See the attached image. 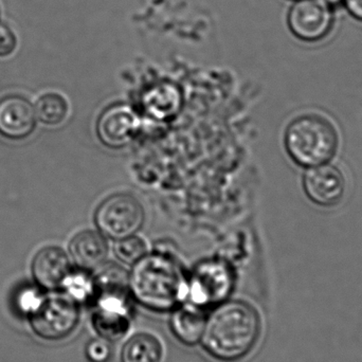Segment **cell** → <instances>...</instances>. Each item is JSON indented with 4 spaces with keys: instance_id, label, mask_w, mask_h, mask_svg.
<instances>
[{
    "instance_id": "6da1fadb",
    "label": "cell",
    "mask_w": 362,
    "mask_h": 362,
    "mask_svg": "<svg viewBox=\"0 0 362 362\" xmlns=\"http://www.w3.org/2000/svg\"><path fill=\"white\" fill-rule=\"evenodd\" d=\"M261 333V317L252 305L227 300L208 314L200 344L214 361L238 362L252 352Z\"/></svg>"
},
{
    "instance_id": "7a4b0ae2",
    "label": "cell",
    "mask_w": 362,
    "mask_h": 362,
    "mask_svg": "<svg viewBox=\"0 0 362 362\" xmlns=\"http://www.w3.org/2000/svg\"><path fill=\"white\" fill-rule=\"evenodd\" d=\"M129 289L134 301L155 313H172L187 298V274L165 253H146L132 266Z\"/></svg>"
},
{
    "instance_id": "3957f363",
    "label": "cell",
    "mask_w": 362,
    "mask_h": 362,
    "mask_svg": "<svg viewBox=\"0 0 362 362\" xmlns=\"http://www.w3.org/2000/svg\"><path fill=\"white\" fill-rule=\"evenodd\" d=\"M289 158L303 169L331 163L340 148V135L331 119L316 112L296 117L284 133Z\"/></svg>"
},
{
    "instance_id": "277c9868",
    "label": "cell",
    "mask_w": 362,
    "mask_h": 362,
    "mask_svg": "<svg viewBox=\"0 0 362 362\" xmlns=\"http://www.w3.org/2000/svg\"><path fill=\"white\" fill-rule=\"evenodd\" d=\"M235 280L233 267L226 259H204L187 276V302L204 312L212 310L229 300Z\"/></svg>"
},
{
    "instance_id": "5b68a950",
    "label": "cell",
    "mask_w": 362,
    "mask_h": 362,
    "mask_svg": "<svg viewBox=\"0 0 362 362\" xmlns=\"http://www.w3.org/2000/svg\"><path fill=\"white\" fill-rule=\"evenodd\" d=\"M146 218L139 200L129 194H114L104 199L95 213L98 231L106 238L119 240L135 235Z\"/></svg>"
},
{
    "instance_id": "8992f818",
    "label": "cell",
    "mask_w": 362,
    "mask_h": 362,
    "mask_svg": "<svg viewBox=\"0 0 362 362\" xmlns=\"http://www.w3.org/2000/svg\"><path fill=\"white\" fill-rule=\"evenodd\" d=\"M30 315L34 333L48 341H59L69 337L80 321L78 304L67 295L40 300Z\"/></svg>"
},
{
    "instance_id": "52a82bcc",
    "label": "cell",
    "mask_w": 362,
    "mask_h": 362,
    "mask_svg": "<svg viewBox=\"0 0 362 362\" xmlns=\"http://www.w3.org/2000/svg\"><path fill=\"white\" fill-rule=\"evenodd\" d=\"M302 187L310 202L320 208L333 209L344 202L348 181L340 168L325 163L306 169Z\"/></svg>"
},
{
    "instance_id": "ba28073f",
    "label": "cell",
    "mask_w": 362,
    "mask_h": 362,
    "mask_svg": "<svg viewBox=\"0 0 362 362\" xmlns=\"http://www.w3.org/2000/svg\"><path fill=\"white\" fill-rule=\"evenodd\" d=\"M334 23L332 6L322 0H296L288 12L289 29L304 42L323 40Z\"/></svg>"
},
{
    "instance_id": "9c48e42d",
    "label": "cell",
    "mask_w": 362,
    "mask_h": 362,
    "mask_svg": "<svg viewBox=\"0 0 362 362\" xmlns=\"http://www.w3.org/2000/svg\"><path fill=\"white\" fill-rule=\"evenodd\" d=\"M139 127L137 112L131 106L118 104L102 112L98 119L95 131L104 146L120 148L133 140Z\"/></svg>"
},
{
    "instance_id": "30bf717a",
    "label": "cell",
    "mask_w": 362,
    "mask_h": 362,
    "mask_svg": "<svg viewBox=\"0 0 362 362\" xmlns=\"http://www.w3.org/2000/svg\"><path fill=\"white\" fill-rule=\"evenodd\" d=\"M71 272L69 255L57 246L46 247L38 251L32 263L34 279L42 288L48 291L63 288Z\"/></svg>"
},
{
    "instance_id": "8fae6325",
    "label": "cell",
    "mask_w": 362,
    "mask_h": 362,
    "mask_svg": "<svg viewBox=\"0 0 362 362\" xmlns=\"http://www.w3.org/2000/svg\"><path fill=\"white\" fill-rule=\"evenodd\" d=\"M33 105L21 95H8L0 100V134L8 139H23L35 127Z\"/></svg>"
},
{
    "instance_id": "7c38bea8",
    "label": "cell",
    "mask_w": 362,
    "mask_h": 362,
    "mask_svg": "<svg viewBox=\"0 0 362 362\" xmlns=\"http://www.w3.org/2000/svg\"><path fill=\"white\" fill-rule=\"evenodd\" d=\"M69 252L78 267L95 272L107 259V238L98 230H84L72 238Z\"/></svg>"
},
{
    "instance_id": "4fadbf2b",
    "label": "cell",
    "mask_w": 362,
    "mask_h": 362,
    "mask_svg": "<svg viewBox=\"0 0 362 362\" xmlns=\"http://www.w3.org/2000/svg\"><path fill=\"white\" fill-rule=\"evenodd\" d=\"M208 312L199 310L191 304H182L171 313L170 329L172 335L185 346L200 344Z\"/></svg>"
},
{
    "instance_id": "5bb4252c",
    "label": "cell",
    "mask_w": 362,
    "mask_h": 362,
    "mask_svg": "<svg viewBox=\"0 0 362 362\" xmlns=\"http://www.w3.org/2000/svg\"><path fill=\"white\" fill-rule=\"evenodd\" d=\"M182 95L180 88L170 83L154 85L142 95L144 112L155 120L168 121L180 114Z\"/></svg>"
},
{
    "instance_id": "9a60e30c",
    "label": "cell",
    "mask_w": 362,
    "mask_h": 362,
    "mask_svg": "<svg viewBox=\"0 0 362 362\" xmlns=\"http://www.w3.org/2000/svg\"><path fill=\"white\" fill-rule=\"evenodd\" d=\"M165 349L154 334L140 332L134 334L121 349L120 362H163Z\"/></svg>"
},
{
    "instance_id": "2e32d148",
    "label": "cell",
    "mask_w": 362,
    "mask_h": 362,
    "mask_svg": "<svg viewBox=\"0 0 362 362\" xmlns=\"http://www.w3.org/2000/svg\"><path fill=\"white\" fill-rule=\"evenodd\" d=\"M63 288L67 291V296L76 303H86L90 305L95 293V274L93 272L78 267L72 269L71 274L64 283Z\"/></svg>"
},
{
    "instance_id": "e0dca14e",
    "label": "cell",
    "mask_w": 362,
    "mask_h": 362,
    "mask_svg": "<svg viewBox=\"0 0 362 362\" xmlns=\"http://www.w3.org/2000/svg\"><path fill=\"white\" fill-rule=\"evenodd\" d=\"M35 114L47 125H59L69 114L67 100L59 93H47L36 103Z\"/></svg>"
},
{
    "instance_id": "ac0fdd59",
    "label": "cell",
    "mask_w": 362,
    "mask_h": 362,
    "mask_svg": "<svg viewBox=\"0 0 362 362\" xmlns=\"http://www.w3.org/2000/svg\"><path fill=\"white\" fill-rule=\"evenodd\" d=\"M114 253L121 263L133 266L148 253L146 240L135 235L115 240Z\"/></svg>"
},
{
    "instance_id": "d6986e66",
    "label": "cell",
    "mask_w": 362,
    "mask_h": 362,
    "mask_svg": "<svg viewBox=\"0 0 362 362\" xmlns=\"http://www.w3.org/2000/svg\"><path fill=\"white\" fill-rule=\"evenodd\" d=\"M85 356L89 362H108L112 358L110 342L97 338L90 340L85 349Z\"/></svg>"
},
{
    "instance_id": "ffe728a7",
    "label": "cell",
    "mask_w": 362,
    "mask_h": 362,
    "mask_svg": "<svg viewBox=\"0 0 362 362\" xmlns=\"http://www.w3.org/2000/svg\"><path fill=\"white\" fill-rule=\"evenodd\" d=\"M17 47V37L8 25L0 23V57H8Z\"/></svg>"
},
{
    "instance_id": "44dd1931",
    "label": "cell",
    "mask_w": 362,
    "mask_h": 362,
    "mask_svg": "<svg viewBox=\"0 0 362 362\" xmlns=\"http://www.w3.org/2000/svg\"><path fill=\"white\" fill-rule=\"evenodd\" d=\"M40 300L42 299L36 291H33L32 289H25V291L19 295L18 308L23 312L29 313L30 314L38 305Z\"/></svg>"
},
{
    "instance_id": "7402d4cb",
    "label": "cell",
    "mask_w": 362,
    "mask_h": 362,
    "mask_svg": "<svg viewBox=\"0 0 362 362\" xmlns=\"http://www.w3.org/2000/svg\"><path fill=\"white\" fill-rule=\"evenodd\" d=\"M344 2L349 13L362 21V0H344Z\"/></svg>"
},
{
    "instance_id": "603a6c76",
    "label": "cell",
    "mask_w": 362,
    "mask_h": 362,
    "mask_svg": "<svg viewBox=\"0 0 362 362\" xmlns=\"http://www.w3.org/2000/svg\"><path fill=\"white\" fill-rule=\"evenodd\" d=\"M322 1H325V4H329V6H334L341 4V2H344V0H322Z\"/></svg>"
}]
</instances>
